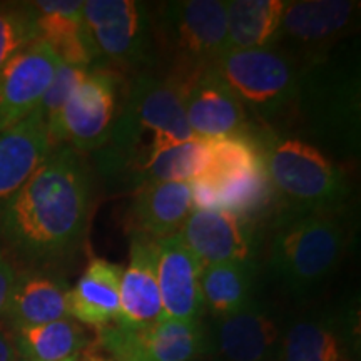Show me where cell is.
Listing matches in <instances>:
<instances>
[{"instance_id": "277c9868", "label": "cell", "mask_w": 361, "mask_h": 361, "mask_svg": "<svg viewBox=\"0 0 361 361\" xmlns=\"http://www.w3.org/2000/svg\"><path fill=\"white\" fill-rule=\"evenodd\" d=\"M346 243L341 213L279 214L264 239L266 264L288 291L305 295L336 269Z\"/></svg>"}, {"instance_id": "ac0fdd59", "label": "cell", "mask_w": 361, "mask_h": 361, "mask_svg": "<svg viewBox=\"0 0 361 361\" xmlns=\"http://www.w3.org/2000/svg\"><path fill=\"white\" fill-rule=\"evenodd\" d=\"M27 6L32 12L37 39L47 44L61 62L84 69L96 66L97 57L84 25V2L39 0Z\"/></svg>"}, {"instance_id": "5bb4252c", "label": "cell", "mask_w": 361, "mask_h": 361, "mask_svg": "<svg viewBox=\"0 0 361 361\" xmlns=\"http://www.w3.org/2000/svg\"><path fill=\"white\" fill-rule=\"evenodd\" d=\"M59 66L56 52L35 40L0 69V134L39 109Z\"/></svg>"}, {"instance_id": "6da1fadb", "label": "cell", "mask_w": 361, "mask_h": 361, "mask_svg": "<svg viewBox=\"0 0 361 361\" xmlns=\"http://www.w3.org/2000/svg\"><path fill=\"white\" fill-rule=\"evenodd\" d=\"M92 188L82 157L67 144L52 147L39 169L0 206V233L32 261L66 258L87 229Z\"/></svg>"}, {"instance_id": "7a4b0ae2", "label": "cell", "mask_w": 361, "mask_h": 361, "mask_svg": "<svg viewBox=\"0 0 361 361\" xmlns=\"http://www.w3.org/2000/svg\"><path fill=\"white\" fill-rule=\"evenodd\" d=\"M192 139L196 135L189 129L180 85L166 74L139 72L121 104L109 141L99 151V169L134 186L157 154Z\"/></svg>"}, {"instance_id": "30bf717a", "label": "cell", "mask_w": 361, "mask_h": 361, "mask_svg": "<svg viewBox=\"0 0 361 361\" xmlns=\"http://www.w3.org/2000/svg\"><path fill=\"white\" fill-rule=\"evenodd\" d=\"M360 2L353 0H296L286 2L276 39L271 47L306 62L326 57L358 25Z\"/></svg>"}, {"instance_id": "836d02e7", "label": "cell", "mask_w": 361, "mask_h": 361, "mask_svg": "<svg viewBox=\"0 0 361 361\" xmlns=\"http://www.w3.org/2000/svg\"><path fill=\"white\" fill-rule=\"evenodd\" d=\"M78 361H116V360L109 358V356L104 353V351L97 348L96 343H94L92 340H89L87 346H85L82 353H80Z\"/></svg>"}, {"instance_id": "1f68e13d", "label": "cell", "mask_w": 361, "mask_h": 361, "mask_svg": "<svg viewBox=\"0 0 361 361\" xmlns=\"http://www.w3.org/2000/svg\"><path fill=\"white\" fill-rule=\"evenodd\" d=\"M16 278V269H13L12 263L7 259L2 247H0V319H2L4 316H7Z\"/></svg>"}, {"instance_id": "603a6c76", "label": "cell", "mask_w": 361, "mask_h": 361, "mask_svg": "<svg viewBox=\"0 0 361 361\" xmlns=\"http://www.w3.org/2000/svg\"><path fill=\"white\" fill-rule=\"evenodd\" d=\"M67 296L69 286L61 278L44 271H25L16 278L7 318L13 329L69 318Z\"/></svg>"}, {"instance_id": "2e32d148", "label": "cell", "mask_w": 361, "mask_h": 361, "mask_svg": "<svg viewBox=\"0 0 361 361\" xmlns=\"http://www.w3.org/2000/svg\"><path fill=\"white\" fill-rule=\"evenodd\" d=\"M156 271L162 318L201 319L204 314L201 295L202 266L178 234L156 241Z\"/></svg>"}, {"instance_id": "9a60e30c", "label": "cell", "mask_w": 361, "mask_h": 361, "mask_svg": "<svg viewBox=\"0 0 361 361\" xmlns=\"http://www.w3.org/2000/svg\"><path fill=\"white\" fill-rule=\"evenodd\" d=\"M179 85L189 129L197 139L209 141L250 128L246 109L213 66L194 72Z\"/></svg>"}, {"instance_id": "4dcf8cb0", "label": "cell", "mask_w": 361, "mask_h": 361, "mask_svg": "<svg viewBox=\"0 0 361 361\" xmlns=\"http://www.w3.org/2000/svg\"><path fill=\"white\" fill-rule=\"evenodd\" d=\"M189 191H191L192 209H219L218 188L207 176L189 180Z\"/></svg>"}, {"instance_id": "44dd1931", "label": "cell", "mask_w": 361, "mask_h": 361, "mask_svg": "<svg viewBox=\"0 0 361 361\" xmlns=\"http://www.w3.org/2000/svg\"><path fill=\"white\" fill-rule=\"evenodd\" d=\"M123 268L96 258L89 263L74 288H69V316L80 324L102 328L119 316V290Z\"/></svg>"}, {"instance_id": "7402d4cb", "label": "cell", "mask_w": 361, "mask_h": 361, "mask_svg": "<svg viewBox=\"0 0 361 361\" xmlns=\"http://www.w3.org/2000/svg\"><path fill=\"white\" fill-rule=\"evenodd\" d=\"M279 361H355V356L345 324L313 314L283 329Z\"/></svg>"}, {"instance_id": "d6a6232c", "label": "cell", "mask_w": 361, "mask_h": 361, "mask_svg": "<svg viewBox=\"0 0 361 361\" xmlns=\"http://www.w3.org/2000/svg\"><path fill=\"white\" fill-rule=\"evenodd\" d=\"M17 360H19V355H17L16 345H13V338L0 329V361H17Z\"/></svg>"}, {"instance_id": "e0dca14e", "label": "cell", "mask_w": 361, "mask_h": 361, "mask_svg": "<svg viewBox=\"0 0 361 361\" xmlns=\"http://www.w3.org/2000/svg\"><path fill=\"white\" fill-rule=\"evenodd\" d=\"M162 318L156 271V241L133 233L129 266L123 269L117 324L129 329L152 326Z\"/></svg>"}, {"instance_id": "cb8c5ba5", "label": "cell", "mask_w": 361, "mask_h": 361, "mask_svg": "<svg viewBox=\"0 0 361 361\" xmlns=\"http://www.w3.org/2000/svg\"><path fill=\"white\" fill-rule=\"evenodd\" d=\"M258 264L219 263L202 268L201 295L213 318L233 314L256 301Z\"/></svg>"}, {"instance_id": "9c48e42d", "label": "cell", "mask_w": 361, "mask_h": 361, "mask_svg": "<svg viewBox=\"0 0 361 361\" xmlns=\"http://www.w3.org/2000/svg\"><path fill=\"white\" fill-rule=\"evenodd\" d=\"M119 74L107 66L90 67L66 102L52 147L67 144L78 152L101 151L119 114Z\"/></svg>"}, {"instance_id": "ffe728a7", "label": "cell", "mask_w": 361, "mask_h": 361, "mask_svg": "<svg viewBox=\"0 0 361 361\" xmlns=\"http://www.w3.org/2000/svg\"><path fill=\"white\" fill-rule=\"evenodd\" d=\"M191 211L189 183H149L135 188L129 219L133 233L157 241L176 236Z\"/></svg>"}, {"instance_id": "8992f818", "label": "cell", "mask_w": 361, "mask_h": 361, "mask_svg": "<svg viewBox=\"0 0 361 361\" xmlns=\"http://www.w3.org/2000/svg\"><path fill=\"white\" fill-rule=\"evenodd\" d=\"M156 62L180 84L194 72L213 66L228 51L224 0H174L152 8Z\"/></svg>"}, {"instance_id": "ba28073f", "label": "cell", "mask_w": 361, "mask_h": 361, "mask_svg": "<svg viewBox=\"0 0 361 361\" xmlns=\"http://www.w3.org/2000/svg\"><path fill=\"white\" fill-rule=\"evenodd\" d=\"M84 25L97 61L112 69L146 71L156 64L151 7L139 0H87Z\"/></svg>"}, {"instance_id": "52a82bcc", "label": "cell", "mask_w": 361, "mask_h": 361, "mask_svg": "<svg viewBox=\"0 0 361 361\" xmlns=\"http://www.w3.org/2000/svg\"><path fill=\"white\" fill-rule=\"evenodd\" d=\"M301 64V62H300ZM355 149L360 141V75L355 62L326 57L301 64L300 96L291 130Z\"/></svg>"}, {"instance_id": "83f0119b", "label": "cell", "mask_w": 361, "mask_h": 361, "mask_svg": "<svg viewBox=\"0 0 361 361\" xmlns=\"http://www.w3.org/2000/svg\"><path fill=\"white\" fill-rule=\"evenodd\" d=\"M206 147L209 164L202 176L207 178H228L263 166V156L252 128L239 134L209 139L206 141Z\"/></svg>"}, {"instance_id": "d4e9b609", "label": "cell", "mask_w": 361, "mask_h": 361, "mask_svg": "<svg viewBox=\"0 0 361 361\" xmlns=\"http://www.w3.org/2000/svg\"><path fill=\"white\" fill-rule=\"evenodd\" d=\"M286 0L226 2L228 51L271 47L276 39Z\"/></svg>"}, {"instance_id": "484cf974", "label": "cell", "mask_w": 361, "mask_h": 361, "mask_svg": "<svg viewBox=\"0 0 361 361\" xmlns=\"http://www.w3.org/2000/svg\"><path fill=\"white\" fill-rule=\"evenodd\" d=\"M13 345L20 361H78L89 338L74 318L13 329Z\"/></svg>"}, {"instance_id": "4fadbf2b", "label": "cell", "mask_w": 361, "mask_h": 361, "mask_svg": "<svg viewBox=\"0 0 361 361\" xmlns=\"http://www.w3.org/2000/svg\"><path fill=\"white\" fill-rule=\"evenodd\" d=\"M283 329L258 300L233 314L213 318L207 329L209 356L216 361H279Z\"/></svg>"}, {"instance_id": "d6986e66", "label": "cell", "mask_w": 361, "mask_h": 361, "mask_svg": "<svg viewBox=\"0 0 361 361\" xmlns=\"http://www.w3.org/2000/svg\"><path fill=\"white\" fill-rule=\"evenodd\" d=\"M52 151L39 109L0 134V206L30 179Z\"/></svg>"}, {"instance_id": "f1b7e54d", "label": "cell", "mask_w": 361, "mask_h": 361, "mask_svg": "<svg viewBox=\"0 0 361 361\" xmlns=\"http://www.w3.org/2000/svg\"><path fill=\"white\" fill-rule=\"evenodd\" d=\"M37 39L32 12L27 4L0 6V69Z\"/></svg>"}, {"instance_id": "8fae6325", "label": "cell", "mask_w": 361, "mask_h": 361, "mask_svg": "<svg viewBox=\"0 0 361 361\" xmlns=\"http://www.w3.org/2000/svg\"><path fill=\"white\" fill-rule=\"evenodd\" d=\"M92 341L116 361H202L209 356L207 328L201 319L161 318L142 329L111 323L97 328Z\"/></svg>"}, {"instance_id": "7c38bea8", "label": "cell", "mask_w": 361, "mask_h": 361, "mask_svg": "<svg viewBox=\"0 0 361 361\" xmlns=\"http://www.w3.org/2000/svg\"><path fill=\"white\" fill-rule=\"evenodd\" d=\"M178 236L202 268L219 263L258 264L264 246L261 224L223 209H192Z\"/></svg>"}, {"instance_id": "4316f807", "label": "cell", "mask_w": 361, "mask_h": 361, "mask_svg": "<svg viewBox=\"0 0 361 361\" xmlns=\"http://www.w3.org/2000/svg\"><path fill=\"white\" fill-rule=\"evenodd\" d=\"M218 188L219 209L229 211L252 223L261 224L273 221L278 213V202L273 188L266 174L264 166L228 176V178L213 179Z\"/></svg>"}, {"instance_id": "5b68a950", "label": "cell", "mask_w": 361, "mask_h": 361, "mask_svg": "<svg viewBox=\"0 0 361 361\" xmlns=\"http://www.w3.org/2000/svg\"><path fill=\"white\" fill-rule=\"evenodd\" d=\"M213 67L261 128L291 133L300 96V62L276 47H264L226 51Z\"/></svg>"}, {"instance_id": "3957f363", "label": "cell", "mask_w": 361, "mask_h": 361, "mask_svg": "<svg viewBox=\"0 0 361 361\" xmlns=\"http://www.w3.org/2000/svg\"><path fill=\"white\" fill-rule=\"evenodd\" d=\"M279 214L341 213L350 184L340 166L318 147L290 134L252 128ZM274 216V218H276Z\"/></svg>"}, {"instance_id": "f546056e", "label": "cell", "mask_w": 361, "mask_h": 361, "mask_svg": "<svg viewBox=\"0 0 361 361\" xmlns=\"http://www.w3.org/2000/svg\"><path fill=\"white\" fill-rule=\"evenodd\" d=\"M87 71L89 69H84V67L64 64V62H61V66L57 67L56 74H54L51 84L45 90L39 106V112L44 117L51 139L54 133H56L59 117L62 114L66 102L69 101L71 94L74 92V89L78 87L80 80L85 78Z\"/></svg>"}]
</instances>
